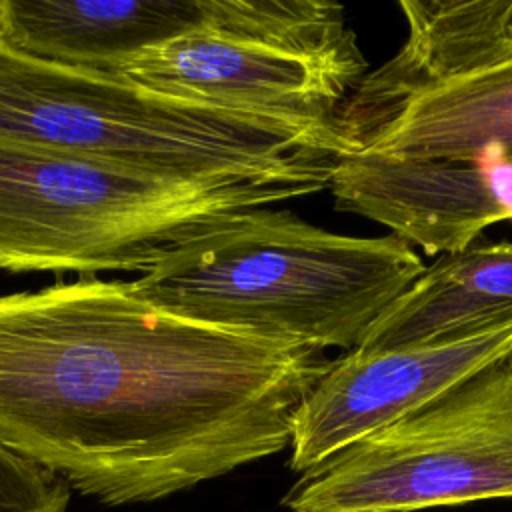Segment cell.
<instances>
[{"label": "cell", "instance_id": "1", "mask_svg": "<svg viewBox=\"0 0 512 512\" xmlns=\"http://www.w3.org/2000/svg\"><path fill=\"white\" fill-rule=\"evenodd\" d=\"M190 320L132 282L0 296V444L108 506L156 502L290 446L332 360Z\"/></svg>", "mask_w": 512, "mask_h": 512}, {"label": "cell", "instance_id": "2", "mask_svg": "<svg viewBox=\"0 0 512 512\" xmlns=\"http://www.w3.org/2000/svg\"><path fill=\"white\" fill-rule=\"evenodd\" d=\"M424 268L392 232L346 236L262 206L216 220L132 284L190 320L348 352Z\"/></svg>", "mask_w": 512, "mask_h": 512}, {"label": "cell", "instance_id": "3", "mask_svg": "<svg viewBox=\"0 0 512 512\" xmlns=\"http://www.w3.org/2000/svg\"><path fill=\"white\" fill-rule=\"evenodd\" d=\"M0 138L180 176H274L330 188L348 146L316 128L192 102L120 72L36 60L0 42Z\"/></svg>", "mask_w": 512, "mask_h": 512}, {"label": "cell", "instance_id": "4", "mask_svg": "<svg viewBox=\"0 0 512 512\" xmlns=\"http://www.w3.org/2000/svg\"><path fill=\"white\" fill-rule=\"evenodd\" d=\"M274 176H180L0 138V270L148 272L216 220L322 192Z\"/></svg>", "mask_w": 512, "mask_h": 512}, {"label": "cell", "instance_id": "5", "mask_svg": "<svg viewBox=\"0 0 512 512\" xmlns=\"http://www.w3.org/2000/svg\"><path fill=\"white\" fill-rule=\"evenodd\" d=\"M118 72L176 98L332 128L368 60L336 2L212 0L204 24Z\"/></svg>", "mask_w": 512, "mask_h": 512}, {"label": "cell", "instance_id": "6", "mask_svg": "<svg viewBox=\"0 0 512 512\" xmlns=\"http://www.w3.org/2000/svg\"><path fill=\"white\" fill-rule=\"evenodd\" d=\"M512 498V354L300 474L288 512H414Z\"/></svg>", "mask_w": 512, "mask_h": 512}, {"label": "cell", "instance_id": "7", "mask_svg": "<svg viewBox=\"0 0 512 512\" xmlns=\"http://www.w3.org/2000/svg\"><path fill=\"white\" fill-rule=\"evenodd\" d=\"M512 354V312L434 338L332 360L294 414L290 468L306 472Z\"/></svg>", "mask_w": 512, "mask_h": 512}, {"label": "cell", "instance_id": "8", "mask_svg": "<svg viewBox=\"0 0 512 512\" xmlns=\"http://www.w3.org/2000/svg\"><path fill=\"white\" fill-rule=\"evenodd\" d=\"M442 78L376 100L348 98L336 128L348 154L452 160L512 150V2Z\"/></svg>", "mask_w": 512, "mask_h": 512}, {"label": "cell", "instance_id": "9", "mask_svg": "<svg viewBox=\"0 0 512 512\" xmlns=\"http://www.w3.org/2000/svg\"><path fill=\"white\" fill-rule=\"evenodd\" d=\"M328 190L338 212L384 224L430 256L456 252L512 220V150L484 148L452 160L346 154Z\"/></svg>", "mask_w": 512, "mask_h": 512}, {"label": "cell", "instance_id": "10", "mask_svg": "<svg viewBox=\"0 0 512 512\" xmlns=\"http://www.w3.org/2000/svg\"><path fill=\"white\" fill-rule=\"evenodd\" d=\"M212 0H0V42L24 56L118 72L206 22Z\"/></svg>", "mask_w": 512, "mask_h": 512}, {"label": "cell", "instance_id": "11", "mask_svg": "<svg viewBox=\"0 0 512 512\" xmlns=\"http://www.w3.org/2000/svg\"><path fill=\"white\" fill-rule=\"evenodd\" d=\"M512 312V242H480L438 256L368 326L358 350L422 342Z\"/></svg>", "mask_w": 512, "mask_h": 512}, {"label": "cell", "instance_id": "12", "mask_svg": "<svg viewBox=\"0 0 512 512\" xmlns=\"http://www.w3.org/2000/svg\"><path fill=\"white\" fill-rule=\"evenodd\" d=\"M72 488L0 444V512H66Z\"/></svg>", "mask_w": 512, "mask_h": 512}]
</instances>
